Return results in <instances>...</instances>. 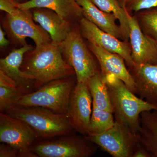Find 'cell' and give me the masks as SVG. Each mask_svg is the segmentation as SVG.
Here are the masks:
<instances>
[{
  "label": "cell",
  "mask_w": 157,
  "mask_h": 157,
  "mask_svg": "<svg viewBox=\"0 0 157 157\" xmlns=\"http://www.w3.org/2000/svg\"><path fill=\"white\" fill-rule=\"evenodd\" d=\"M101 76L108 87L116 121L126 125L137 134L140 128L141 113L157 109V104L137 97L123 81L114 75Z\"/></svg>",
  "instance_id": "obj_2"
},
{
  "label": "cell",
  "mask_w": 157,
  "mask_h": 157,
  "mask_svg": "<svg viewBox=\"0 0 157 157\" xmlns=\"http://www.w3.org/2000/svg\"><path fill=\"white\" fill-rule=\"evenodd\" d=\"M135 15L143 33L157 42V7L139 11Z\"/></svg>",
  "instance_id": "obj_24"
},
{
  "label": "cell",
  "mask_w": 157,
  "mask_h": 157,
  "mask_svg": "<svg viewBox=\"0 0 157 157\" xmlns=\"http://www.w3.org/2000/svg\"><path fill=\"white\" fill-rule=\"evenodd\" d=\"M76 1L81 7L83 17L102 30L125 41L121 29L116 23L117 20L113 14L101 10L91 0Z\"/></svg>",
  "instance_id": "obj_17"
},
{
  "label": "cell",
  "mask_w": 157,
  "mask_h": 157,
  "mask_svg": "<svg viewBox=\"0 0 157 157\" xmlns=\"http://www.w3.org/2000/svg\"><path fill=\"white\" fill-rule=\"evenodd\" d=\"M0 157H20L19 151L9 144L2 143L0 145Z\"/></svg>",
  "instance_id": "obj_26"
},
{
  "label": "cell",
  "mask_w": 157,
  "mask_h": 157,
  "mask_svg": "<svg viewBox=\"0 0 157 157\" xmlns=\"http://www.w3.org/2000/svg\"><path fill=\"white\" fill-rule=\"evenodd\" d=\"M128 70L135 81L136 94L149 103L157 104V63H135Z\"/></svg>",
  "instance_id": "obj_14"
},
{
  "label": "cell",
  "mask_w": 157,
  "mask_h": 157,
  "mask_svg": "<svg viewBox=\"0 0 157 157\" xmlns=\"http://www.w3.org/2000/svg\"><path fill=\"white\" fill-rule=\"evenodd\" d=\"M39 138L34 130L23 121L1 112L0 142L17 149L20 157H36L32 147Z\"/></svg>",
  "instance_id": "obj_9"
},
{
  "label": "cell",
  "mask_w": 157,
  "mask_h": 157,
  "mask_svg": "<svg viewBox=\"0 0 157 157\" xmlns=\"http://www.w3.org/2000/svg\"><path fill=\"white\" fill-rule=\"evenodd\" d=\"M85 136L113 157H133L141 146L137 134L126 125L116 121L106 132Z\"/></svg>",
  "instance_id": "obj_6"
},
{
  "label": "cell",
  "mask_w": 157,
  "mask_h": 157,
  "mask_svg": "<svg viewBox=\"0 0 157 157\" xmlns=\"http://www.w3.org/2000/svg\"><path fill=\"white\" fill-rule=\"evenodd\" d=\"M133 157H151L150 154L145 149L140 146L136 151Z\"/></svg>",
  "instance_id": "obj_28"
},
{
  "label": "cell",
  "mask_w": 157,
  "mask_h": 157,
  "mask_svg": "<svg viewBox=\"0 0 157 157\" xmlns=\"http://www.w3.org/2000/svg\"><path fill=\"white\" fill-rule=\"evenodd\" d=\"M99 9L107 13L113 14L119 22L125 41H128L130 35V27L124 3L118 0H91Z\"/></svg>",
  "instance_id": "obj_22"
},
{
  "label": "cell",
  "mask_w": 157,
  "mask_h": 157,
  "mask_svg": "<svg viewBox=\"0 0 157 157\" xmlns=\"http://www.w3.org/2000/svg\"><path fill=\"white\" fill-rule=\"evenodd\" d=\"M9 40L6 39V34L3 31L2 26L0 27V46L1 47H6L9 45Z\"/></svg>",
  "instance_id": "obj_29"
},
{
  "label": "cell",
  "mask_w": 157,
  "mask_h": 157,
  "mask_svg": "<svg viewBox=\"0 0 157 157\" xmlns=\"http://www.w3.org/2000/svg\"><path fill=\"white\" fill-rule=\"evenodd\" d=\"M20 70L22 78L33 81L37 90L49 82L75 75L65 60L59 44L52 41L27 52Z\"/></svg>",
  "instance_id": "obj_1"
},
{
  "label": "cell",
  "mask_w": 157,
  "mask_h": 157,
  "mask_svg": "<svg viewBox=\"0 0 157 157\" xmlns=\"http://www.w3.org/2000/svg\"><path fill=\"white\" fill-rule=\"evenodd\" d=\"M87 85L93 104L100 109L113 113L108 87L102 78L101 72L90 78Z\"/></svg>",
  "instance_id": "obj_21"
},
{
  "label": "cell",
  "mask_w": 157,
  "mask_h": 157,
  "mask_svg": "<svg viewBox=\"0 0 157 157\" xmlns=\"http://www.w3.org/2000/svg\"><path fill=\"white\" fill-rule=\"evenodd\" d=\"M82 37L79 27H73L59 45L65 60L75 71L77 82L87 83L101 69Z\"/></svg>",
  "instance_id": "obj_5"
},
{
  "label": "cell",
  "mask_w": 157,
  "mask_h": 157,
  "mask_svg": "<svg viewBox=\"0 0 157 157\" xmlns=\"http://www.w3.org/2000/svg\"><path fill=\"white\" fill-rule=\"evenodd\" d=\"M11 2H12L14 5H17L18 4H21V3L25 2H26V0H10Z\"/></svg>",
  "instance_id": "obj_30"
},
{
  "label": "cell",
  "mask_w": 157,
  "mask_h": 157,
  "mask_svg": "<svg viewBox=\"0 0 157 157\" xmlns=\"http://www.w3.org/2000/svg\"><path fill=\"white\" fill-rule=\"evenodd\" d=\"M76 85L72 76L49 82L36 91L20 96L12 106L42 107L67 114L70 96Z\"/></svg>",
  "instance_id": "obj_4"
},
{
  "label": "cell",
  "mask_w": 157,
  "mask_h": 157,
  "mask_svg": "<svg viewBox=\"0 0 157 157\" xmlns=\"http://www.w3.org/2000/svg\"><path fill=\"white\" fill-rule=\"evenodd\" d=\"M99 146L85 136L69 135L52 141L37 143L32 147L37 157H90L95 154Z\"/></svg>",
  "instance_id": "obj_8"
},
{
  "label": "cell",
  "mask_w": 157,
  "mask_h": 157,
  "mask_svg": "<svg viewBox=\"0 0 157 157\" xmlns=\"http://www.w3.org/2000/svg\"><path fill=\"white\" fill-rule=\"evenodd\" d=\"M34 48L33 45L27 44L14 49L6 57L0 59V70L13 78L25 90L24 84L27 81L22 78L20 67L25 54Z\"/></svg>",
  "instance_id": "obj_19"
},
{
  "label": "cell",
  "mask_w": 157,
  "mask_h": 157,
  "mask_svg": "<svg viewBox=\"0 0 157 157\" xmlns=\"http://www.w3.org/2000/svg\"><path fill=\"white\" fill-rule=\"evenodd\" d=\"M18 9L14 14H6L3 20V27L12 41L23 46L27 44L26 39L30 38L36 47L52 41L48 33L35 23L31 10Z\"/></svg>",
  "instance_id": "obj_7"
},
{
  "label": "cell",
  "mask_w": 157,
  "mask_h": 157,
  "mask_svg": "<svg viewBox=\"0 0 157 157\" xmlns=\"http://www.w3.org/2000/svg\"><path fill=\"white\" fill-rule=\"evenodd\" d=\"M18 8L10 0H0V10L6 14H13L17 12Z\"/></svg>",
  "instance_id": "obj_27"
},
{
  "label": "cell",
  "mask_w": 157,
  "mask_h": 157,
  "mask_svg": "<svg viewBox=\"0 0 157 157\" xmlns=\"http://www.w3.org/2000/svg\"><path fill=\"white\" fill-rule=\"evenodd\" d=\"M136 134L140 145L151 157H157V109L141 113L140 128Z\"/></svg>",
  "instance_id": "obj_18"
},
{
  "label": "cell",
  "mask_w": 157,
  "mask_h": 157,
  "mask_svg": "<svg viewBox=\"0 0 157 157\" xmlns=\"http://www.w3.org/2000/svg\"><path fill=\"white\" fill-rule=\"evenodd\" d=\"M88 46L98 61L101 75H114L123 81L129 89L136 94L135 81L122 57L90 42Z\"/></svg>",
  "instance_id": "obj_13"
},
{
  "label": "cell",
  "mask_w": 157,
  "mask_h": 157,
  "mask_svg": "<svg viewBox=\"0 0 157 157\" xmlns=\"http://www.w3.org/2000/svg\"><path fill=\"white\" fill-rule=\"evenodd\" d=\"M126 8L128 12L135 13L157 7V0H125Z\"/></svg>",
  "instance_id": "obj_25"
},
{
  "label": "cell",
  "mask_w": 157,
  "mask_h": 157,
  "mask_svg": "<svg viewBox=\"0 0 157 157\" xmlns=\"http://www.w3.org/2000/svg\"><path fill=\"white\" fill-rule=\"evenodd\" d=\"M30 10L34 21L48 33L52 42L57 44L65 40L73 27V24L50 9L36 8Z\"/></svg>",
  "instance_id": "obj_15"
},
{
  "label": "cell",
  "mask_w": 157,
  "mask_h": 157,
  "mask_svg": "<svg viewBox=\"0 0 157 157\" xmlns=\"http://www.w3.org/2000/svg\"><path fill=\"white\" fill-rule=\"evenodd\" d=\"M92 103L87 83L76 82L70 96L67 115L75 132L83 136L89 135Z\"/></svg>",
  "instance_id": "obj_10"
},
{
  "label": "cell",
  "mask_w": 157,
  "mask_h": 157,
  "mask_svg": "<svg viewBox=\"0 0 157 157\" xmlns=\"http://www.w3.org/2000/svg\"><path fill=\"white\" fill-rule=\"evenodd\" d=\"M16 7L25 10L36 8L50 9L72 24L83 17L81 7L76 0H29L16 5Z\"/></svg>",
  "instance_id": "obj_16"
},
{
  "label": "cell",
  "mask_w": 157,
  "mask_h": 157,
  "mask_svg": "<svg viewBox=\"0 0 157 157\" xmlns=\"http://www.w3.org/2000/svg\"><path fill=\"white\" fill-rule=\"evenodd\" d=\"M79 28L82 37L89 42L119 55L123 58L128 67L135 64L131 55L130 44L128 41H122L104 32L84 17L79 20Z\"/></svg>",
  "instance_id": "obj_11"
},
{
  "label": "cell",
  "mask_w": 157,
  "mask_h": 157,
  "mask_svg": "<svg viewBox=\"0 0 157 157\" xmlns=\"http://www.w3.org/2000/svg\"><path fill=\"white\" fill-rule=\"evenodd\" d=\"M92 106L88 135L104 133L112 128L115 123L113 113L100 109L93 103Z\"/></svg>",
  "instance_id": "obj_23"
},
{
  "label": "cell",
  "mask_w": 157,
  "mask_h": 157,
  "mask_svg": "<svg viewBox=\"0 0 157 157\" xmlns=\"http://www.w3.org/2000/svg\"><path fill=\"white\" fill-rule=\"evenodd\" d=\"M6 111L28 124L39 138L69 136L75 131L67 114L56 113L47 108L11 106Z\"/></svg>",
  "instance_id": "obj_3"
},
{
  "label": "cell",
  "mask_w": 157,
  "mask_h": 157,
  "mask_svg": "<svg viewBox=\"0 0 157 157\" xmlns=\"http://www.w3.org/2000/svg\"><path fill=\"white\" fill-rule=\"evenodd\" d=\"M27 93L15 80L0 70V111L13 106L20 96Z\"/></svg>",
  "instance_id": "obj_20"
},
{
  "label": "cell",
  "mask_w": 157,
  "mask_h": 157,
  "mask_svg": "<svg viewBox=\"0 0 157 157\" xmlns=\"http://www.w3.org/2000/svg\"><path fill=\"white\" fill-rule=\"evenodd\" d=\"M130 27L131 55L134 63L137 64L157 63V42L143 33L135 15L127 10Z\"/></svg>",
  "instance_id": "obj_12"
}]
</instances>
